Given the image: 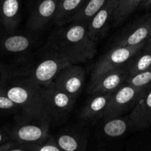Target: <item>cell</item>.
Instances as JSON below:
<instances>
[{"label": "cell", "instance_id": "obj_1", "mask_svg": "<svg viewBox=\"0 0 151 151\" xmlns=\"http://www.w3.org/2000/svg\"><path fill=\"white\" fill-rule=\"evenodd\" d=\"M46 49L48 53L60 56L72 64L90 60L97 51L96 43L87 34V25L76 22L52 32Z\"/></svg>", "mask_w": 151, "mask_h": 151}, {"label": "cell", "instance_id": "obj_2", "mask_svg": "<svg viewBox=\"0 0 151 151\" xmlns=\"http://www.w3.org/2000/svg\"><path fill=\"white\" fill-rule=\"evenodd\" d=\"M42 87L33 83L28 77L8 86L3 94L20 107L24 114H44L42 104Z\"/></svg>", "mask_w": 151, "mask_h": 151}, {"label": "cell", "instance_id": "obj_3", "mask_svg": "<svg viewBox=\"0 0 151 151\" xmlns=\"http://www.w3.org/2000/svg\"><path fill=\"white\" fill-rule=\"evenodd\" d=\"M50 120L45 114L30 115L24 114L10 133L16 142L39 145L49 138Z\"/></svg>", "mask_w": 151, "mask_h": 151}, {"label": "cell", "instance_id": "obj_4", "mask_svg": "<svg viewBox=\"0 0 151 151\" xmlns=\"http://www.w3.org/2000/svg\"><path fill=\"white\" fill-rule=\"evenodd\" d=\"M76 99L50 83L43 88V111L51 122L64 120L70 114Z\"/></svg>", "mask_w": 151, "mask_h": 151}, {"label": "cell", "instance_id": "obj_5", "mask_svg": "<svg viewBox=\"0 0 151 151\" xmlns=\"http://www.w3.org/2000/svg\"><path fill=\"white\" fill-rule=\"evenodd\" d=\"M150 88H138L128 83H123L112 93L102 119L107 120L125 114L136 106Z\"/></svg>", "mask_w": 151, "mask_h": 151}, {"label": "cell", "instance_id": "obj_6", "mask_svg": "<svg viewBox=\"0 0 151 151\" xmlns=\"http://www.w3.org/2000/svg\"><path fill=\"white\" fill-rule=\"evenodd\" d=\"M146 43L135 46H124L111 48L108 52L98 60L93 66L90 75V82L94 81L96 78L109 71L127 64L129 60L136 52L144 47Z\"/></svg>", "mask_w": 151, "mask_h": 151}, {"label": "cell", "instance_id": "obj_7", "mask_svg": "<svg viewBox=\"0 0 151 151\" xmlns=\"http://www.w3.org/2000/svg\"><path fill=\"white\" fill-rule=\"evenodd\" d=\"M70 64L72 63L63 58L47 52V56L30 71L28 77L33 83L44 88L53 83L63 68Z\"/></svg>", "mask_w": 151, "mask_h": 151}, {"label": "cell", "instance_id": "obj_8", "mask_svg": "<svg viewBox=\"0 0 151 151\" xmlns=\"http://www.w3.org/2000/svg\"><path fill=\"white\" fill-rule=\"evenodd\" d=\"M151 37V13H147L129 25L115 38L111 48L135 46L147 41Z\"/></svg>", "mask_w": 151, "mask_h": 151}, {"label": "cell", "instance_id": "obj_9", "mask_svg": "<svg viewBox=\"0 0 151 151\" xmlns=\"http://www.w3.org/2000/svg\"><path fill=\"white\" fill-rule=\"evenodd\" d=\"M84 80V69L77 64H70L59 72L52 83L58 89L76 99L82 91Z\"/></svg>", "mask_w": 151, "mask_h": 151}, {"label": "cell", "instance_id": "obj_10", "mask_svg": "<svg viewBox=\"0 0 151 151\" xmlns=\"http://www.w3.org/2000/svg\"><path fill=\"white\" fill-rule=\"evenodd\" d=\"M118 0H108L90 19L87 27V34L92 41L97 42L106 35L112 26Z\"/></svg>", "mask_w": 151, "mask_h": 151}, {"label": "cell", "instance_id": "obj_11", "mask_svg": "<svg viewBox=\"0 0 151 151\" xmlns=\"http://www.w3.org/2000/svg\"><path fill=\"white\" fill-rule=\"evenodd\" d=\"M127 64L109 71L90 82L87 93L93 94H105L113 93L123 83L128 77Z\"/></svg>", "mask_w": 151, "mask_h": 151}, {"label": "cell", "instance_id": "obj_12", "mask_svg": "<svg viewBox=\"0 0 151 151\" xmlns=\"http://www.w3.org/2000/svg\"><path fill=\"white\" fill-rule=\"evenodd\" d=\"M59 0H39L31 13L27 26L30 30L42 29L53 20Z\"/></svg>", "mask_w": 151, "mask_h": 151}, {"label": "cell", "instance_id": "obj_13", "mask_svg": "<svg viewBox=\"0 0 151 151\" xmlns=\"http://www.w3.org/2000/svg\"><path fill=\"white\" fill-rule=\"evenodd\" d=\"M128 117L132 129L140 131L151 128V88L133 108Z\"/></svg>", "mask_w": 151, "mask_h": 151}, {"label": "cell", "instance_id": "obj_14", "mask_svg": "<svg viewBox=\"0 0 151 151\" xmlns=\"http://www.w3.org/2000/svg\"><path fill=\"white\" fill-rule=\"evenodd\" d=\"M55 140L62 151H85L87 134L86 131H65L57 134Z\"/></svg>", "mask_w": 151, "mask_h": 151}, {"label": "cell", "instance_id": "obj_15", "mask_svg": "<svg viewBox=\"0 0 151 151\" xmlns=\"http://www.w3.org/2000/svg\"><path fill=\"white\" fill-rule=\"evenodd\" d=\"M111 94L112 93L91 95L80 111V119L82 120H96L102 118Z\"/></svg>", "mask_w": 151, "mask_h": 151}, {"label": "cell", "instance_id": "obj_16", "mask_svg": "<svg viewBox=\"0 0 151 151\" xmlns=\"http://www.w3.org/2000/svg\"><path fill=\"white\" fill-rule=\"evenodd\" d=\"M21 0H1V18L6 29L13 32L19 24Z\"/></svg>", "mask_w": 151, "mask_h": 151}, {"label": "cell", "instance_id": "obj_17", "mask_svg": "<svg viewBox=\"0 0 151 151\" xmlns=\"http://www.w3.org/2000/svg\"><path fill=\"white\" fill-rule=\"evenodd\" d=\"M108 0H85L78 10L70 18L69 23L76 22L87 25L94 15Z\"/></svg>", "mask_w": 151, "mask_h": 151}, {"label": "cell", "instance_id": "obj_18", "mask_svg": "<svg viewBox=\"0 0 151 151\" xmlns=\"http://www.w3.org/2000/svg\"><path fill=\"white\" fill-rule=\"evenodd\" d=\"M85 0H59L53 22L57 26L62 27L69 23L70 18L78 10Z\"/></svg>", "mask_w": 151, "mask_h": 151}, {"label": "cell", "instance_id": "obj_19", "mask_svg": "<svg viewBox=\"0 0 151 151\" xmlns=\"http://www.w3.org/2000/svg\"><path fill=\"white\" fill-rule=\"evenodd\" d=\"M105 123L102 126V133L108 138H117L124 135L130 128L129 117L116 116L107 120H104Z\"/></svg>", "mask_w": 151, "mask_h": 151}, {"label": "cell", "instance_id": "obj_20", "mask_svg": "<svg viewBox=\"0 0 151 151\" xmlns=\"http://www.w3.org/2000/svg\"><path fill=\"white\" fill-rule=\"evenodd\" d=\"M129 75H134L151 68V50L146 47L136 52L127 63Z\"/></svg>", "mask_w": 151, "mask_h": 151}, {"label": "cell", "instance_id": "obj_21", "mask_svg": "<svg viewBox=\"0 0 151 151\" xmlns=\"http://www.w3.org/2000/svg\"><path fill=\"white\" fill-rule=\"evenodd\" d=\"M144 0H118V4L113 15L112 27H115L125 21Z\"/></svg>", "mask_w": 151, "mask_h": 151}, {"label": "cell", "instance_id": "obj_22", "mask_svg": "<svg viewBox=\"0 0 151 151\" xmlns=\"http://www.w3.org/2000/svg\"><path fill=\"white\" fill-rule=\"evenodd\" d=\"M32 45V40L24 35H14L3 41V47L11 53H20L29 50Z\"/></svg>", "mask_w": 151, "mask_h": 151}, {"label": "cell", "instance_id": "obj_23", "mask_svg": "<svg viewBox=\"0 0 151 151\" xmlns=\"http://www.w3.org/2000/svg\"><path fill=\"white\" fill-rule=\"evenodd\" d=\"M126 83L130 84L138 88H151V68L134 75H128L126 79Z\"/></svg>", "mask_w": 151, "mask_h": 151}, {"label": "cell", "instance_id": "obj_24", "mask_svg": "<svg viewBox=\"0 0 151 151\" xmlns=\"http://www.w3.org/2000/svg\"><path fill=\"white\" fill-rule=\"evenodd\" d=\"M35 151H62L57 145L56 140L53 137L49 138L44 142L39 145H36Z\"/></svg>", "mask_w": 151, "mask_h": 151}, {"label": "cell", "instance_id": "obj_25", "mask_svg": "<svg viewBox=\"0 0 151 151\" xmlns=\"http://www.w3.org/2000/svg\"><path fill=\"white\" fill-rule=\"evenodd\" d=\"M0 109L7 111H17L21 109L5 94H0Z\"/></svg>", "mask_w": 151, "mask_h": 151}, {"label": "cell", "instance_id": "obj_26", "mask_svg": "<svg viewBox=\"0 0 151 151\" xmlns=\"http://www.w3.org/2000/svg\"><path fill=\"white\" fill-rule=\"evenodd\" d=\"M36 145L32 144H24V143H16L13 145L11 147L6 151H35Z\"/></svg>", "mask_w": 151, "mask_h": 151}, {"label": "cell", "instance_id": "obj_27", "mask_svg": "<svg viewBox=\"0 0 151 151\" xmlns=\"http://www.w3.org/2000/svg\"><path fill=\"white\" fill-rule=\"evenodd\" d=\"M9 139V137L4 132L0 131V144H5V143L8 142L7 140Z\"/></svg>", "mask_w": 151, "mask_h": 151}, {"label": "cell", "instance_id": "obj_28", "mask_svg": "<svg viewBox=\"0 0 151 151\" xmlns=\"http://www.w3.org/2000/svg\"><path fill=\"white\" fill-rule=\"evenodd\" d=\"M13 144H14V143L10 142H8L5 143V144L1 145H0V151L7 150L9 148H10V147H11L12 146H13Z\"/></svg>", "mask_w": 151, "mask_h": 151}, {"label": "cell", "instance_id": "obj_29", "mask_svg": "<svg viewBox=\"0 0 151 151\" xmlns=\"http://www.w3.org/2000/svg\"><path fill=\"white\" fill-rule=\"evenodd\" d=\"M142 7L144 9H150L151 8V0H144L141 4Z\"/></svg>", "mask_w": 151, "mask_h": 151}, {"label": "cell", "instance_id": "obj_30", "mask_svg": "<svg viewBox=\"0 0 151 151\" xmlns=\"http://www.w3.org/2000/svg\"><path fill=\"white\" fill-rule=\"evenodd\" d=\"M145 47H146L147 49H149V50H151V37L147 40V41Z\"/></svg>", "mask_w": 151, "mask_h": 151}]
</instances>
